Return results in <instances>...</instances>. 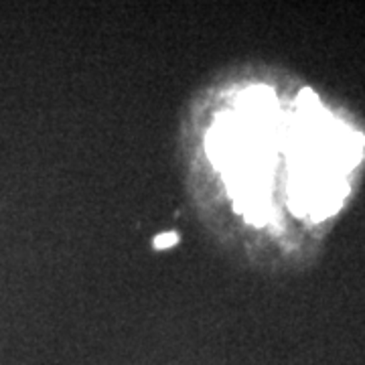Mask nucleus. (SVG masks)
Instances as JSON below:
<instances>
[{"mask_svg":"<svg viewBox=\"0 0 365 365\" xmlns=\"http://www.w3.org/2000/svg\"><path fill=\"white\" fill-rule=\"evenodd\" d=\"M290 140L297 158L290 181L292 203L317 217L331 215L347 195L345 170L364 155V136L333 122L313 93L304 91Z\"/></svg>","mask_w":365,"mask_h":365,"instance_id":"f257e3e1","label":"nucleus"},{"mask_svg":"<svg viewBox=\"0 0 365 365\" xmlns=\"http://www.w3.org/2000/svg\"><path fill=\"white\" fill-rule=\"evenodd\" d=\"M175 242H177V235L175 234H160L155 240V246L157 248H165V246H173Z\"/></svg>","mask_w":365,"mask_h":365,"instance_id":"f03ea898","label":"nucleus"}]
</instances>
